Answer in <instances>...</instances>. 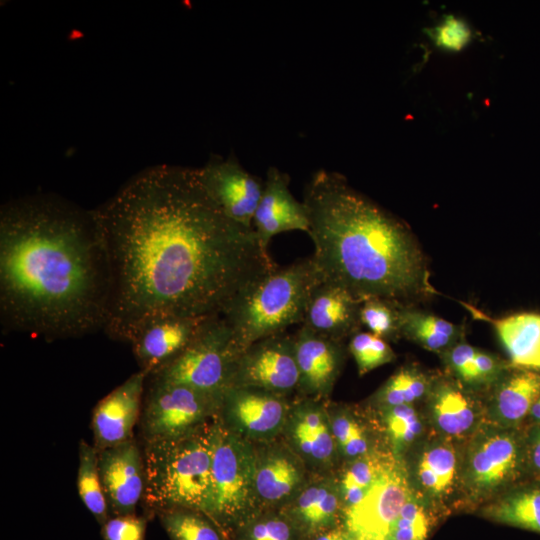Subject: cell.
Wrapping results in <instances>:
<instances>
[{"instance_id": "cell-5", "label": "cell", "mask_w": 540, "mask_h": 540, "mask_svg": "<svg viewBox=\"0 0 540 540\" xmlns=\"http://www.w3.org/2000/svg\"><path fill=\"white\" fill-rule=\"evenodd\" d=\"M320 280L310 256L277 265L243 287L222 314L241 351L291 325H301L308 298Z\"/></svg>"}, {"instance_id": "cell-14", "label": "cell", "mask_w": 540, "mask_h": 540, "mask_svg": "<svg viewBox=\"0 0 540 540\" xmlns=\"http://www.w3.org/2000/svg\"><path fill=\"white\" fill-rule=\"evenodd\" d=\"M197 169L205 189L221 210L236 223L253 228L264 180L247 171L234 154L211 155Z\"/></svg>"}, {"instance_id": "cell-30", "label": "cell", "mask_w": 540, "mask_h": 540, "mask_svg": "<svg viewBox=\"0 0 540 540\" xmlns=\"http://www.w3.org/2000/svg\"><path fill=\"white\" fill-rule=\"evenodd\" d=\"M433 380L415 366H403L375 392L372 401L378 408L413 405L428 394Z\"/></svg>"}, {"instance_id": "cell-38", "label": "cell", "mask_w": 540, "mask_h": 540, "mask_svg": "<svg viewBox=\"0 0 540 540\" xmlns=\"http://www.w3.org/2000/svg\"><path fill=\"white\" fill-rule=\"evenodd\" d=\"M430 36L436 46L449 51H460L470 42L471 30L462 19L448 15L431 30Z\"/></svg>"}, {"instance_id": "cell-20", "label": "cell", "mask_w": 540, "mask_h": 540, "mask_svg": "<svg viewBox=\"0 0 540 540\" xmlns=\"http://www.w3.org/2000/svg\"><path fill=\"white\" fill-rule=\"evenodd\" d=\"M280 511L301 540L342 525L344 505L339 483L332 473H312L299 493Z\"/></svg>"}, {"instance_id": "cell-19", "label": "cell", "mask_w": 540, "mask_h": 540, "mask_svg": "<svg viewBox=\"0 0 540 540\" xmlns=\"http://www.w3.org/2000/svg\"><path fill=\"white\" fill-rule=\"evenodd\" d=\"M208 317L165 316L143 324L129 342L139 370L149 377L166 367L191 343Z\"/></svg>"}, {"instance_id": "cell-4", "label": "cell", "mask_w": 540, "mask_h": 540, "mask_svg": "<svg viewBox=\"0 0 540 540\" xmlns=\"http://www.w3.org/2000/svg\"><path fill=\"white\" fill-rule=\"evenodd\" d=\"M217 418L175 438L144 442L145 488L149 513L174 508L203 512L211 484Z\"/></svg>"}, {"instance_id": "cell-17", "label": "cell", "mask_w": 540, "mask_h": 540, "mask_svg": "<svg viewBox=\"0 0 540 540\" xmlns=\"http://www.w3.org/2000/svg\"><path fill=\"white\" fill-rule=\"evenodd\" d=\"M147 381L148 375L139 370L98 401L91 419L93 445L98 451L133 438Z\"/></svg>"}, {"instance_id": "cell-22", "label": "cell", "mask_w": 540, "mask_h": 540, "mask_svg": "<svg viewBox=\"0 0 540 540\" xmlns=\"http://www.w3.org/2000/svg\"><path fill=\"white\" fill-rule=\"evenodd\" d=\"M361 301L322 279L308 298L301 325L325 337L344 341L359 331Z\"/></svg>"}, {"instance_id": "cell-35", "label": "cell", "mask_w": 540, "mask_h": 540, "mask_svg": "<svg viewBox=\"0 0 540 540\" xmlns=\"http://www.w3.org/2000/svg\"><path fill=\"white\" fill-rule=\"evenodd\" d=\"M347 350L354 358L361 376L396 358L388 342L369 331L354 333L350 337Z\"/></svg>"}, {"instance_id": "cell-13", "label": "cell", "mask_w": 540, "mask_h": 540, "mask_svg": "<svg viewBox=\"0 0 540 540\" xmlns=\"http://www.w3.org/2000/svg\"><path fill=\"white\" fill-rule=\"evenodd\" d=\"M281 437L311 473H332L339 453L326 400L301 396L292 402Z\"/></svg>"}, {"instance_id": "cell-37", "label": "cell", "mask_w": 540, "mask_h": 540, "mask_svg": "<svg viewBox=\"0 0 540 540\" xmlns=\"http://www.w3.org/2000/svg\"><path fill=\"white\" fill-rule=\"evenodd\" d=\"M427 466L436 476L441 494L446 493L452 486L456 473V455L448 443H440L426 449L419 461Z\"/></svg>"}, {"instance_id": "cell-24", "label": "cell", "mask_w": 540, "mask_h": 540, "mask_svg": "<svg viewBox=\"0 0 540 540\" xmlns=\"http://www.w3.org/2000/svg\"><path fill=\"white\" fill-rule=\"evenodd\" d=\"M433 421L446 435L460 437L476 425L477 407L465 385L453 378H434L428 392Z\"/></svg>"}, {"instance_id": "cell-8", "label": "cell", "mask_w": 540, "mask_h": 540, "mask_svg": "<svg viewBox=\"0 0 540 540\" xmlns=\"http://www.w3.org/2000/svg\"><path fill=\"white\" fill-rule=\"evenodd\" d=\"M148 380L140 417L143 442L175 438L217 418L221 399L189 386Z\"/></svg>"}, {"instance_id": "cell-36", "label": "cell", "mask_w": 540, "mask_h": 540, "mask_svg": "<svg viewBox=\"0 0 540 540\" xmlns=\"http://www.w3.org/2000/svg\"><path fill=\"white\" fill-rule=\"evenodd\" d=\"M379 409L383 413V424L395 451L399 452L409 446L421 433V421L413 405Z\"/></svg>"}, {"instance_id": "cell-29", "label": "cell", "mask_w": 540, "mask_h": 540, "mask_svg": "<svg viewBox=\"0 0 540 540\" xmlns=\"http://www.w3.org/2000/svg\"><path fill=\"white\" fill-rule=\"evenodd\" d=\"M485 513L497 522L540 533V488L507 495L490 505Z\"/></svg>"}, {"instance_id": "cell-9", "label": "cell", "mask_w": 540, "mask_h": 540, "mask_svg": "<svg viewBox=\"0 0 540 540\" xmlns=\"http://www.w3.org/2000/svg\"><path fill=\"white\" fill-rule=\"evenodd\" d=\"M292 402L288 397L252 387H229L217 418L229 431L260 443L281 436Z\"/></svg>"}, {"instance_id": "cell-44", "label": "cell", "mask_w": 540, "mask_h": 540, "mask_svg": "<svg viewBox=\"0 0 540 540\" xmlns=\"http://www.w3.org/2000/svg\"><path fill=\"white\" fill-rule=\"evenodd\" d=\"M531 459L534 467L540 471V433L536 436L532 448Z\"/></svg>"}, {"instance_id": "cell-40", "label": "cell", "mask_w": 540, "mask_h": 540, "mask_svg": "<svg viewBox=\"0 0 540 540\" xmlns=\"http://www.w3.org/2000/svg\"><path fill=\"white\" fill-rule=\"evenodd\" d=\"M478 348L461 340L441 356L449 369L455 374L456 379L464 385H475L474 359Z\"/></svg>"}, {"instance_id": "cell-41", "label": "cell", "mask_w": 540, "mask_h": 540, "mask_svg": "<svg viewBox=\"0 0 540 540\" xmlns=\"http://www.w3.org/2000/svg\"><path fill=\"white\" fill-rule=\"evenodd\" d=\"M475 385H494L506 372V365L495 354L477 349L475 359Z\"/></svg>"}, {"instance_id": "cell-11", "label": "cell", "mask_w": 540, "mask_h": 540, "mask_svg": "<svg viewBox=\"0 0 540 540\" xmlns=\"http://www.w3.org/2000/svg\"><path fill=\"white\" fill-rule=\"evenodd\" d=\"M412 495L407 475L395 461L357 504L344 510L342 524L354 540H385Z\"/></svg>"}, {"instance_id": "cell-26", "label": "cell", "mask_w": 540, "mask_h": 540, "mask_svg": "<svg viewBox=\"0 0 540 540\" xmlns=\"http://www.w3.org/2000/svg\"><path fill=\"white\" fill-rule=\"evenodd\" d=\"M400 332L422 348L440 355L463 340L462 325L450 322L415 305H402Z\"/></svg>"}, {"instance_id": "cell-7", "label": "cell", "mask_w": 540, "mask_h": 540, "mask_svg": "<svg viewBox=\"0 0 540 540\" xmlns=\"http://www.w3.org/2000/svg\"><path fill=\"white\" fill-rule=\"evenodd\" d=\"M241 352L223 316H209L184 351L148 379L189 386L221 399L231 386Z\"/></svg>"}, {"instance_id": "cell-1", "label": "cell", "mask_w": 540, "mask_h": 540, "mask_svg": "<svg viewBox=\"0 0 540 540\" xmlns=\"http://www.w3.org/2000/svg\"><path fill=\"white\" fill-rule=\"evenodd\" d=\"M94 210L111 269L104 332L118 341L152 319L222 315L277 266L254 229L211 198L197 168L148 167Z\"/></svg>"}, {"instance_id": "cell-25", "label": "cell", "mask_w": 540, "mask_h": 540, "mask_svg": "<svg viewBox=\"0 0 540 540\" xmlns=\"http://www.w3.org/2000/svg\"><path fill=\"white\" fill-rule=\"evenodd\" d=\"M540 396V372L518 368L494 384L491 410L505 427L520 423Z\"/></svg>"}, {"instance_id": "cell-3", "label": "cell", "mask_w": 540, "mask_h": 540, "mask_svg": "<svg viewBox=\"0 0 540 540\" xmlns=\"http://www.w3.org/2000/svg\"><path fill=\"white\" fill-rule=\"evenodd\" d=\"M302 202L314 246L311 257L323 281L361 302L378 297L415 305L437 294L410 229L343 175L317 170L305 185Z\"/></svg>"}, {"instance_id": "cell-45", "label": "cell", "mask_w": 540, "mask_h": 540, "mask_svg": "<svg viewBox=\"0 0 540 540\" xmlns=\"http://www.w3.org/2000/svg\"><path fill=\"white\" fill-rule=\"evenodd\" d=\"M529 414L535 421L540 422V396L532 405Z\"/></svg>"}, {"instance_id": "cell-31", "label": "cell", "mask_w": 540, "mask_h": 540, "mask_svg": "<svg viewBox=\"0 0 540 540\" xmlns=\"http://www.w3.org/2000/svg\"><path fill=\"white\" fill-rule=\"evenodd\" d=\"M327 410L339 457L350 461L374 450L366 428L349 408L327 403Z\"/></svg>"}, {"instance_id": "cell-27", "label": "cell", "mask_w": 540, "mask_h": 540, "mask_svg": "<svg viewBox=\"0 0 540 540\" xmlns=\"http://www.w3.org/2000/svg\"><path fill=\"white\" fill-rule=\"evenodd\" d=\"M394 462L391 455L375 449L347 461L337 478L344 510L357 504L377 478Z\"/></svg>"}, {"instance_id": "cell-39", "label": "cell", "mask_w": 540, "mask_h": 540, "mask_svg": "<svg viewBox=\"0 0 540 540\" xmlns=\"http://www.w3.org/2000/svg\"><path fill=\"white\" fill-rule=\"evenodd\" d=\"M147 519L134 514L110 517L101 526L104 540H145Z\"/></svg>"}, {"instance_id": "cell-33", "label": "cell", "mask_w": 540, "mask_h": 540, "mask_svg": "<svg viewBox=\"0 0 540 540\" xmlns=\"http://www.w3.org/2000/svg\"><path fill=\"white\" fill-rule=\"evenodd\" d=\"M234 540H301L290 520L280 510H258L233 531Z\"/></svg>"}, {"instance_id": "cell-15", "label": "cell", "mask_w": 540, "mask_h": 540, "mask_svg": "<svg viewBox=\"0 0 540 540\" xmlns=\"http://www.w3.org/2000/svg\"><path fill=\"white\" fill-rule=\"evenodd\" d=\"M520 463V448L515 436L492 430L477 436L465 461L464 483L476 496H485L510 482Z\"/></svg>"}, {"instance_id": "cell-23", "label": "cell", "mask_w": 540, "mask_h": 540, "mask_svg": "<svg viewBox=\"0 0 540 540\" xmlns=\"http://www.w3.org/2000/svg\"><path fill=\"white\" fill-rule=\"evenodd\" d=\"M461 304L474 318L492 325L512 366L540 371V314L521 312L494 318L471 304Z\"/></svg>"}, {"instance_id": "cell-18", "label": "cell", "mask_w": 540, "mask_h": 540, "mask_svg": "<svg viewBox=\"0 0 540 540\" xmlns=\"http://www.w3.org/2000/svg\"><path fill=\"white\" fill-rule=\"evenodd\" d=\"M302 397L326 400L341 373L346 355L343 341L317 334L303 325L293 334Z\"/></svg>"}, {"instance_id": "cell-21", "label": "cell", "mask_w": 540, "mask_h": 540, "mask_svg": "<svg viewBox=\"0 0 540 540\" xmlns=\"http://www.w3.org/2000/svg\"><path fill=\"white\" fill-rule=\"evenodd\" d=\"M290 176L271 166L266 172L262 196L256 208L252 226L264 248L282 232H308L307 211L303 202L291 193Z\"/></svg>"}, {"instance_id": "cell-6", "label": "cell", "mask_w": 540, "mask_h": 540, "mask_svg": "<svg viewBox=\"0 0 540 540\" xmlns=\"http://www.w3.org/2000/svg\"><path fill=\"white\" fill-rule=\"evenodd\" d=\"M254 443L226 429L217 418L211 484L203 513L227 536L256 512Z\"/></svg>"}, {"instance_id": "cell-34", "label": "cell", "mask_w": 540, "mask_h": 540, "mask_svg": "<svg viewBox=\"0 0 540 540\" xmlns=\"http://www.w3.org/2000/svg\"><path fill=\"white\" fill-rule=\"evenodd\" d=\"M404 304L385 298H369L361 302L359 318L369 332L386 341L401 337L400 312Z\"/></svg>"}, {"instance_id": "cell-46", "label": "cell", "mask_w": 540, "mask_h": 540, "mask_svg": "<svg viewBox=\"0 0 540 540\" xmlns=\"http://www.w3.org/2000/svg\"><path fill=\"white\" fill-rule=\"evenodd\" d=\"M385 540H394V539L388 536Z\"/></svg>"}, {"instance_id": "cell-28", "label": "cell", "mask_w": 540, "mask_h": 540, "mask_svg": "<svg viewBox=\"0 0 540 540\" xmlns=\"http://www.w3.org/2000/svg\"><path fill=\"white\" fill-rule=\"evenodd\" d=\"M79 464L77 489L82 503L100 526L109 518L107 503L98 463V450L84 440L78 446Z\"/></svg>"}, {"instance_id": "cell-10", "label": "cell", "mask_w": 540, "mask_h": 540, "mask_svg": "<svg viewBox=\"0 0 540 540\" xmlns=\"http://www.w3.org/2000/svg\"><path fill=\"white\" fill-rule=\"evenodd\" d=\"M293 335L286 332L262 338L238 357L230 387H252L288 397L298 390Z\"/></svg>"}, {"instance_id": "cell-32", "label": "cell", "mask_w": 540, "mask_h": 540, "mask_svg": "<svg viewBox=\"0 0 540 540\" xmlns=\"http://www.w3.org/2000/svg\"><path fill=\"white\" fill-rule=\"evenodd\" d=\"M157 515L170 540H226L224 532L201 511L174 508Z\"/></svg>"}, {"instance_id": "cell-12", "label": "cell", "mask_w": 540, "mask_h": 540, "mask_svg": "<svg viewBox=\"0 0 540 540\" xmlns=\"http://www.w3.org/2000/svg\"><path fill=\"white\" fill-rule=\"evenodd\" d=\"M254 446L256 509L280 510L299 493L312 473L281 436Z\"/></svg>"}, {"instance_id": "cell-2", "label": "cell", "mask_w": 540, "mask_h": 540, "mask_svg": "<svg viewBox=\"0 0 540 540\" xmlns=\"http://www.w3.org/2000/svg\"><path fill=\"white\" fill-rule=\"evenodd\" d=\"M111 269L95 210L53 194L11 200L0 211V319L46 339L103 330Z\"/></svg>"}, {"instance_id": "cell-16", "label": "cell", "mask_w": 540, "mask_h": 540, "mask_svg": "<svg viewBox=\"0 0 540 540\" xmlns=\"http://www.w3.org/2000/svg\"><path fill=\"white\" fill-rule=\"evenodd\" d=\"M99 471L113 516L136 513L145 488L143 448L132 439L98 451Z\"/></svg>"}, {"instance_id": "cell-42", "label": "cell", "mask_w": 540, "mask_h": 540, "mask_svg": "<svg viewBox=\"0 0 540 540\" xmlns=\"http://www.w3.org/2000/svg\"><path fill=\"white\" fill-rule=\"evenodd\" d=\"M429 530V519L425 514L414 520L398 518L391 527L389 536L394 540H425Z\"/></svg>"}, {"instance_id": "cell-43", "label": "cell", "mask_w": 540, "mask_h": 540, "mask_svg": "<svg viewBox=\"0 0 540 540\" xmlns=\"http://www.w3.org/2000/svg\"><path fill=\"white\" fill-rule=\"evenodd\" d=\"M310 540H354L346 528L342 525L326 530Z\"/></svg>"}]
</instances>
